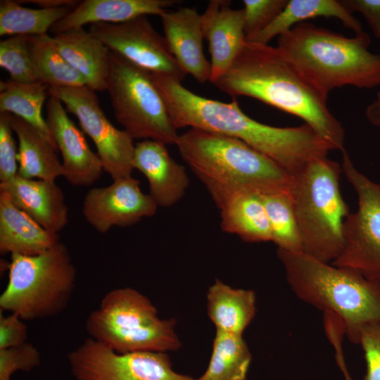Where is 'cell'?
Instances as JSON below:
<instances>
[{"mask_svg": "<svg viewBox=\"0 0 380 380\" xmlns=\"http://www.w3.org/2000/svg\"><path fill=\"white\" fill-rule=\"evenodd\" d=\"M177 129L189 127L238 139L267 156L293 176L315 158L327 157L326 143L307 124L278 127L245 114L230 103L205 98L167 75L151 73Z\"/></svg>", "mask_w": 380, "mask_h": 380, "instance_id": "1", "label": "cell"}, {"mask_svg": "<svg viewBox=\"0 0 380 380\" xmlns=\"http://www.w3.org/2000/svg\"><path fill=\"white\" fill-rule=\"evenodd\" d=\"M230 5V1L211 0L201 14L203 37L209 44L213 84L229 69L246 42L243 9Z\"/></svg>", "mask_w": 380, "mask_h": 380, "instance_id": "16", "label": "cell"}, {"mask_svg": "<svg viewBox=\"0 0 380 380\" xmlns=\"http://www.w3.org/2000/svg\"><path fill=\"white\" fill-rule=\"evenodd\" d=\"M0 311L24 321L56 316L68 307L76 286L77 270L66 246L58 242L35 255L11 254Z\"/></svg>", "mask_w": 380, "mask_h": 380, "instance_id": "7", "label": "cell"}, {"mask_svg": "<svg viewBox=\"0 0 380 380\" xmlns=\"http://www.w3.org/2000/svg\"><path fill=\"white\" fill-rule=\"evenodd\" d=\"M164 37L182 70L198 82L210 81L211 66L203 47L201 16L196 8L181 7L163 13Z\"/></svg>", "mask_w": 380, "mask_h": 380, "instance_id": "17", "label": "cell"}, {"mask_svg": "<svg viewBox=\"0 0 380 380\" xmlns=\"http://www.w3.org/2000/svg\"><path fill=\"white\" fill-rule=\"evenodd\" d=\"M32 66L39 82L48 87L87 86L83 77L58 50L48 34L27 36Z\"/></svg>", "mask_w": 380, "mask_h": 380, "instance_id": "29", "label": "cell"}, {"mask_svg": "<svg viewBox=\"0 0 380 380\" xmlns=\"http://www.w3.org/2000/svg\"><path fill=\"white\" fill-rule=\"evenodd\" d=\"M339 163L315 158L291 176L290 190L302 252L332 263L344 245L343 224L350 213L339 187Z\"/></svg>", "mask_w": 380, "mask_h": 380, "instance_id": "6", "label": "cell"}, {"mask_svg": "<svg viewBox=\"0 0 380 380\" xmlns=\"http://www.w3.org/2000/svg\"><path fill=\"white\" fill-rule=\"evenodd\" d=\"M357 344L364 352L366 373L364 380H380V323H371L360 331Z\"/></svg>", "mask_w": 380, "mask_h": 380, "instance_id": "36", "label": "cell"}, {"mask_svg": "<svg viewBox=\"0 0 380 380\" xmlns=\"http://www.w3.org/2000/svg\"><path fill=\"white\" fill-rule=\"evenodd\" d=\"M220 210L222 231L236 234L247 242L272 241L268 216L258 193L238 194Z\"/></svg>", "mask_w": 380, "mask_h": 380, "instance_id": "26", "label": "cell"}, {"mask_svg": "<svg viewBox=\"0 0 380 380\" xmlns=\"http://www.w3.org/2000/svg\"><path fill=\"white\" fill-rule=\"evenodd\" d=\"M46 108V120L62 157L63 176L74 186H91L103 171L97 153L91 151L60 100L50 96Z\"/></svg>", "mask_w": 380, "mask_h": 380, "instance_id": "15", "label": "cell"}, {"mask_svg": "<svg viewBox=\"0 0 380 380\" xmlns=\"http://www.w3.org/2000/svg\"><path fill=\"white\" fill-rule=\"evenodd\" d=\"M213 84L233 97L244 96L303 120L331 150L344 149L345 131L317 88L277 46L246 42Z\"/></svg>", "mask_w": 380, "mask_h": 380, "instance_id": "2", "label": "cell"}, {"mask_svg": "<svg viewBox=\"0 0 380 380\" xmlns=\"http://www.w3.org/2000/svg\"><path fill=\"white\" fill-rule=\"evenodd\" d=\"M259 194L268 216L272 241L278 249L303 253L290 184Z\"/></svg>", "mask_w": 380, "mask_h": 380, "instance_id": "31", "label": "cell"}, {"mask_svg": "<svg viewBox=\"0 0 380 380\" xmlns=\"http://www.w3.org/2000/svg\"><path fill=\"white\" fill-rule=\"evenodd\" d=\"M0 66L8 72L10 80L14 82H39L30 58L27 36H11L1 41Z\"/></svg>", "mask_w": 380, "mask_h": 380, "instance_id": "32", "label": "cell"}, {"mask_svg": "<svg viewBox=\"0 0 380 380\" xmlns=\"http://www.w3.org/2000/svg\"><path fill=\"white\" fill-rule=\"evenodd\" d=\"M342 152V170L357 193L358 207L344 222L343 248L331 264L380 280V184L360 172L347 152Z\"/></svg>", "mask_w": 380, "mask_h": 380, "instance_id": "10", "label": "cell"}, {"mask_svg": "<svg viewBox=\"0 0 380 380\" xmlns=\"http://www.w3.org/2000/svg\"><path fill=\"white\" fill-rule=\"evenodd\" d=\"M11 122L18 139V175L26 179L56 181L63 169L56 150L34 127L11 114Z\"/></svg>", "mask_w": 380, "mask_h": 380, "instance_id": "24", "label": "cell"}, {"mask_svg": "<svg viewBox=\"0 0 380 380\" xmlns=\"http://www.w3.org/2000/svg\"><path fill=\"white\" fill-rule=\"evenodd\" d=\"M13 202L44 229L58 233L67 224L68 208L61 189L55 181L26 179L17 175L0 183Z\"/></svg>", "mask_w": 380, "mask_h": 380, "instance_id": "19", "label": "cell"}, {"mask_svg": "<svg viewBox=\"0 0 380 380\" xmlns=\"http://www.w3.org/2000/svg\"><path fill=\"white\" fill-rule=\"evenodd\" d=\"M40 362L39 350L30 342L0 349V380H11L12 374L18 371L30 372Z\"/></svg>", "mask_w": 380, "mask_h": 380, "instance_id": "34", "label": "cell"}, {"mask_svg": "<svg viewBox=\"0 0 380 380\" xmlns=\"http://www.w3.org/2000/svg\"><path fill=\"white\" fill-rule=\"evenodd\" d=\"M113 181L108 186L91 188L83 201V215L98 232L130 226L156 214L158 205L149 194L142 192L139 180L131 175Z\"/></svg>", "mask_w": 380, "mask_h": 380, "instance_id": "14", "label": "cell"}, {"mask_svg": "<svg viewBox=\"0 0 380 380\" xmlns=\"http://www.w3.org/2000/svg\"><path fill=\"white\" fill-rule=\"evenodd\" d=\"M66 61L84 79L86 85L99 91L106 89L110 50L83 27L53 37Z\"/></svg>", "mask_w": 380, "mask_h": 380, "instance_id": "22", "label": "cell"}, {"mask_svg": "<svg viewBox=\"0 0 380 380\" xmlns=\"http://www.w3.org/2000/svg\"><path fill=\"white\" fill-rule=\"evenodd\" d=\"M67 359L75 380H197L175 372L166 353H119L89 337Z\"/></svg>", "mask_w": 380, "mask_h": 380, "instance_id": "11", "label": "cell"}, {"mask_svg": "<svg viewBox=\"0 0 380 380\" xmlns=\"http://www.w3.org/2000/svg\"><path fill=\"white\" fill-rule=\"evenodd\" d=\"M48 86L40 82H16L11 80L0 82V113L15 115L39 131L57 151L42 107L46 99Z\"/></svg>", "mask_w": 380, "mask_h": 380, "instance_id": "27", "label": "cell"}, {"mask_svg": "<svg viewBox=\"0 0 380 380\" xmlns=\"http://www.w3.org/2000/svg\"><path fill=\"white\" fill-rule=\"evenodd\" d=\"M175 145L219 209L238 194H260L291 183V175L277 163L229 136L189 128Z\"/></svg>", "mask_w": 380, "mask_h": 380, "instance_id": "3", "label": "cell"}, {"mask_svg": "<svg viewBox=\"0 0 380 380\" xmlns=\"http://www.w3.org/2000/svg\"><path fill=\"white\" fill-rule=\"evenodd\" d=\"M378 38H380V32L377 37ZM372 105L380 108V91L377 93L376 98L375 101L372 103Z\"/></svg>", "mask_w": 380, "mask_h": 380, "instance_id": "42", "label": "cell"}, {"mask_svg": "<svg viewBox=\"0 0 380 380\" xmlns=\"http://www.w3.org/2000/svg\"><path fill=\"white\" fill-rule=\"evenodd\" d=\"M334 349L335 351L336 362L342 374H343L345 380H353L345 362L342 344L337 343L334 345Z\"/></svg>", "mask_w": 380, "mask_h": 380, "instance_id": "40", "label": "cell"}, {"mask_svg": "<svg viewBox=\"0 0 380 380\" xmlns=\"http://www.w3.org/2000/svg\"><path fill=\"white\" fill-rule=\"evenodd\" d=\"M106 90L115 118L133 139L176 144L177 129L150 72L110 51Z\"/></svg>", "mask_w": 380, "mask_h": 380, "instance_id": "9", "label": "cell"}, {"mask_svg": "<svg viewBox=\"0 0 380 380\" xmlns=\"http://www.w3.org/2000/svg\"><path fill=\"white\" fill-rule=\"evenodd\" d=\"M366 115L370 122L380 127V108L370 104L366 110Z\"/></svg>", "mask_w": 380, "mask_h": 380, "instance_id": "41", "label": "cell"}, {"mask_svg": "<svg viewBox=\"0 0 380 380\" xmlns=\"http://www.w3.org/2000/svg\"><path fill=\"white\" fill-rule=\"evenodd\" d=\"M286 281L295 295L323 312L337 316L345 335L357 344L360 329L380 323V280L358 271L319 261L303 253L277 249Z\"/></svg>", "mask_w": 380, "mask_h": 380, "instance_id": "4", "label": "cell"}, {"mask_svg": "<svg viewBox=\"0 0 380 380\" xmlns=\"http://www.w3.org/2000/svg\"><path fill=\"white\" fill-rule=\"evenodd\" d=\"M288 0H243L246 40L267 27L281 13Z\"/></svg>", "mask_w": 380, "mask_h": 380, "instance_id": "33", "label": "cell"}, {"mask_svg": "<svg viewBox=\"0 0 380 380\" xmlns=\"http://www.w3.org/2000/svg\"><path fill=\"white\" fill-rule=\"evenodd\" d=\"M28 330L25 321L14 313L4 315L0 311V349L16 346L27 341Z\"/></svg>", "mask_w": 380, "mask_h": 380, "instance_id": "37", "label": "cell"}, {"mask_svg": "<svg viewBox=\"0 0 380 380\" xmlns=\"http://www.w3.org/2000/svg\"><path fill=\"white\" fill-rule=\"evenodd\" d=\"M48 92L77 117L82 132L95 144L103 171L113 180L131 176L134 170L133 139L108 120L95 91L87 86L49 87Z\"/></svg>", "mask_w": 380, "mask_h": 380, "instance_id": "12", "label": "cell"}, {"mask_svg": "<svg viewBox=\"0 0 380 380\" xmlns=\"http://www.w3.org/2000/svg\"><path fill=\"white\" fill-rule=\"evenodd\" d=\"M343 5L351 12L360 13L367 20L374 34L380 32V0H343Z\"/></svg>", "mask_w": 380, "mask_h": 380, "instance_id": "38", "label": "cell"}, {"mask_svg": "<svg viewBox=\"0 0 380 380\" xmlns=\"http://www.w3.org/2000/svg\"><path fill=\"white\" fill-rule=\"evenodd\" d=\"M19 4L31 3L37 5L41 8H56L63 6L75 8L79 3L74 0H27L17 1Z\"/></svg>", "mask_w": 380, "mask_h": 380, "instance_id": "39", "label": "cell"}, {"mask_svg": "<svg viewBox=\"0 0 380 380\" xmlns=\"http://www.w3.org/2000/svg\"><path fill=\"white\" fill-rule=\"evenodd\" d=\"M133 166L146 177L158 207L172 206L185 194L189 184L185 167L170 156L165 144L152 139L137 143Z\"/></svg>", "mask_w": 380, "mask_h": 380, "instance_id": "18", "label": "cell"}, {"mask_svg": "<svg viewBox=\"0 0 380 380\" xmlns=\"http://www.w3.org/2000/svg\"><path fill=\"white\" fill-rule=\"evenodd\" d=\"M177 0H84L51 29L54 35L94 23H122L141 15H160Z\"/></svg>", "mask_w": 380, "mask_h": 380, "instance_id": "20", "label": "cell"}, {"mask_svg": "<svg viewBox=\"0 0 380 380\" xmlns=\"http://www.w3.org/2000/svg\"><path fill=\"white\" fill-rule=\"evenodd\" d=\"M318 17L335 18L355 34L363 31L360 22L342 3L336 0H289L284 8L263 30L247 42L268 44L295 25Z\"/></svg>", "mask_w": 380, "mask_h": 380, "instance_id": "23", "label": "cell"}, {"mask_svg": "<svg viewBox=\"0 0 380 380\" xmlns=\"http://www.w3.org/2000/svg\"><path fill=\"white\" fill-rule=\"evenodd\" d=\"M11 114L0 113V183L14 178L18 172V148L13 137Z\"/></svg>", "mask_w": 380, "mask_h": 380, "instance_id": "35", "label": "cell"}, {"mask_svg": "<svg viewBox=\"0 0 380 380\" xmlns=\"http://www.w3.org/2000/svg\"><path fill=\"white\" fill-rule=\"evenodd\" d=\"M63 6L56 8H29L17 1H0V35L34 36L47 34V31L72 9Z\"/></svg>", "mask_w": 380, "mask_h": 380, "instance_id": "30", "label": "cell"}, {"mask_svg": "<svg viewBox=\"0 0 380 380\" xmlns=\"http://www.w3.org/2000/svg\"><path fill=\"white\" fill-rule=\"evenodd\" d=\"M174 319H163L146 296L131 287L106 293L85 321L89 338L119 353L179 349Z\"/></svg>", "mask_w": 380, "mask_h": 380, "instance_id": "8", "label": "cell"}, {"mask_svg": "<svg viewBox=\"0 0 380 380\" xmlns=\"http://www.w3.org/2000/svg\"><path fill=\"white\" fill-rule=\"evenodd\" d=\"M253 291L233 288L220 280L207 293V312L217 331L243 335L256 312Z\"/></svg>", "mask_w": 380, "mask_h": 380, "instance_id": "25", "label": "cell"}, {"mask_svg": "<svg viewBox=\"0 0 380 380\" xmlns=\"http://www.w3.org/2000/svg\"><path fill=\"white\" fill-rule=\"evenodd\" d=\"M251 360L242 335L216 330L208 367L197 380H246Z\"/></svg>", "mask_w": 380, "mask_h": 380, "instance_id": "28", "label": "cell"}, {"mask_svg": "<svg viewBox=\"0 0 380 380\" xmlns=\"http://www.w3.org/2000/svg\"><path fill=\"white\" fill-rule=\"evenodd\" d=\"M111 51L151 73L182 82L186 73L170 52L166 40L147 15L122 23H94L88 30Z\"/></svg>", "mask_w": 380, "mask_h": 380, "instance_id": "13", "label": "cell"}, {"mask_svg": "<svg viewBox=\"0 0 380 380\" xmlns=\"http://www.w3.org/2000/svg\"><path fill=\"white\" fill-rule=\"evenodd\" d=\"M370 36L362 32L348 37L310 23H301L279 36L277 47L327 95L350 85L372 89L380 85V54L371 52Z\"/></svg>", "mask_w": 380, "mask_h": 380, "instance_id": "5", "label": "cell"}, {"mask_svg": "<svg viewBox=\"0 0 380 380\" xmlns=\"http://www.w3.org/2000/svg\"><path fill=\"white\" fill-rule=\"evenodd\" d=\"M58 242V233L44 229L0 189L1 254L39 255Z\"/></svg>", "mask_w": 380, "mask_h": 380, "instance_id": "21", "label": "cell"}]
</instances>
